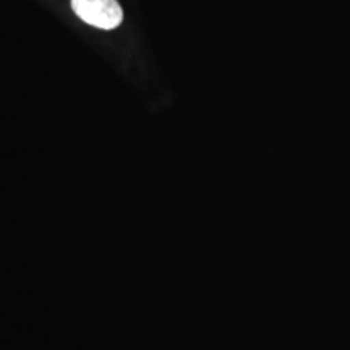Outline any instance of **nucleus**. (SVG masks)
<instances>
[{
	"label": "nucleus",
	"mask_w": 350,
	"mask_h": 350,
	"mask_svg": "<svg viewBox=\"0 0 350 350\" xmlns=\"http://www.w3.org/2000/svg\"><path fill=\"white\" fill-rule=\"evenodd\" d=\"M72 8L85 23L99 29H113L124 20L117 0H72Z\"/></svg>",
	"instance_id": "obj_1"
}]
</instances>
